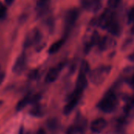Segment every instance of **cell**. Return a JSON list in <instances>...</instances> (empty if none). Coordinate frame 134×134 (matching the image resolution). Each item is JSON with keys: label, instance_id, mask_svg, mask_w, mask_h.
Listing matches in <instances>:
<instances>
[{"label": "cell", "instance_id": "cell-9", "mask_svg": "<svg viewBox=\"0 0 134 134\" xmlns=\"http://www.w3.org/2000/svg\"><path fill=\"white\" fill-rule=\"evenodd\" d=\"M63 67H64V63H61V64H58L57 66L52 68L48 71V73L46 74V79H45L46 82L47 83H51V82H55L57 79V78H58V76H59V75H60Z\"/></svg>", "mask_w": 134, "mask_h": 134}, {"label": "cell", "instance_id": "cell-19", "mask_svg": "<svg viewBox=\"0 0 134 134\" xmlns=\"http://www.w3.org/2000/svg\"><path fill=\"white\" fill-rule=\"evenodd\" d=\"M4 79H5V73L3 71H0V86L2 83Z\"/></svg>", "mask_w": 134, "mask_h": 134}, {"label": "cell", "instance_id": "cell-6", "mask_svg": "<svg viewBox=\"0 0 134 134\" xmlns=\"http://www.w3.org/2000/svg\"><path fill=\"white\" fill-rule=\"evenodd\" d=\"M41 99V96L39 94H29L20 100L16 104V110L21 111L23 108L27 107L28 104H38Z\"/></svg>", "mask_w": 134, "mask_h": 134}, {"label": "cell", "instance_id": "cell-8", "mask_svg": "<svg viewBox=\"0 0 134 134\" xmlns=\"http://www.w3.org/2000/svg\"><path fill=\"white\" fill-rule=\"evenodd\" d=\"M40 39H41V33L36 29L32 30L27 35V36L24 39V47L25 49L29 48L30 46L38 43Z\"/></svg>", "mask_w": 134, "mask_h": 134}, {"label": "cell", "instance_id": "cell-16", "mask_svg": "<svg viewBox=\"0 0 134 134\" xmlns=\"http://www.w3.org/2000/svg\"><path fill=\"white\" fill-rule=\"evenodd\" d=\"M121 0H108V5L110 9H115L119 6Z\"/></svg>", "mask_w": 134, "mask_h": 134}, {"label": "cell", "instance_id": "cell-2", "mask_svg": "<svg viewBox=\"0 0 134 134\" xmlns=\"http://www.w3.org/2000/svg\"><path fill=\"white\" fill-rule=\"evenodd\" d=\"M119 100L116 94L110 90L105 93L103 98L97 104V108L105 113L113 112L118 107Z\"/></svg>", "mask_w": 134, "mask_h": 134}, {"label": "cell", "instance_id": "cell-17", "mask_svg": "<svg viewBox=\"0 0 134 134\" xmlns=\"http://www.w3.org/2000/svg\"><path fill=\"white\" fill-rule=\"evenodd\" d=\"M5 13H6V7L2 2H0V20L4 18Z\"/></svg>", "mask_w": 134, "mask_h": 134}, {"label": "cell", "instance_id": "cell-23", "mask_svg": "<svg viewBox=\"0 0 134 134\" xmlns=\"http://www.w3.org/2000/svg\"><path fill=\"white\" fill-rule=\"evenodd\" d=\"M130 104H131L132 105H133V106H134V96H133V97L132 98V100H131V101H130Z\"/></svg>", "mask_w": 134, "mask_h": 134}, {"label": "cell", "instance_id": "cell-25", "mask_svg": "<svg viewBox=\"0 0 134 134\" xmlns=\"http://www.w3.org/2000/svg\"><path fill=\"white\" fill-rule=\"evenodd\" d=\"M83 1H84V3H85V5H86V4L88 2V1H89V0H83Z\"/></svg>", "mask_w": 134, "mask_h": 134}, {"label": "cell", "instance_id": "cell-15", "mask_svg": "<svg viewBox=\"0 0 134 134\" xmlns=\"http://www.w3.org/2000/svg\"><path fill=\"white\" fill-rule=\"evenodd\" d=\"M49 0H38L37 1V7L39 9V13L42 14V12H45L46 10V8L49 5Z\"/></svg>", "mask_w": 134, "mask_h": 134}, {"label": "cell", "instance_id": "cell-1", "mask_svg": "<svg viewBox=\"0 0 134 134\" xmlns=\"http://www.w3.org/2000/svg\"><path fill=\"white\" fill-rule=\"evenodd\" d=\"M98 25L104 29L108 30L110 33L113 35H119L120 32V26L117 21L114 13L107 9L101 14L98 19Z\"/></svg>", "mask_w": 134, "mask_h": 134}, {"label": "cell", "instance_id": "cell-20", "mask_svg": "<svg viewBox=\"0 0 134 134\" xmlns=\"http://www.w3.org/2000/svg\"><path fill=\"white\" fill-rule=\"evenodd\" d=\"M14 0H5V2L7 5H10L13 2Z\"/></svg>", "mask_w": 134, "mask_h": 134}, {"label": "cell", "instance_id": "cell-22", "mask_svg": "<svg viewBox=\"0 0 134 134\" xmlns=\"http://www.w3.org/2000/svg\"><path fill=\"white\" fill-rule=\"evenodd\" d=\"M130 84H131L132 86H134V74H133V75L132 76L131 79H130Z\"/></svg>", "mask_w": 134, "mask_h": 134}, {"label": "cell", "instance_id": "cell-11", "mask_svg": "<svg viewBox=\"0 0 134 134\" xmlns=\"http://www.w3.org/2000/svg\"><path fill=\"white\" fill-rule=\"evenodd\" d=\"M86 124H87V122L86 120V119L84 118H81V119H79L78 121L75 123L74 126H71L68 130V134H75L77 132H82L86 127Z\"/></svg>", "mask_w": 134, "mask_h": 134}, {"label": "cell", "instance_id": "cell-10", "mask_svg": "<svg viewBox=\"0 0 134 134\" xmlns=\"http://www.w3.org/2000/svg\"><path fill=\"white\" fill-rule=\"evenodd\" d=\"M107 126V121L104 118L94 119L90 125V130L93 133H100Z\"/></svg>", "mask_w": 134, "mask_h": 134}, {"label": "cell", "instance_id": "cell-12", "mask_svg": "<svg viewBox=\"0 0 134 134\" xmlns=\"http://www.w3.org/2000/svg\"><path fill=\"white\" fill-rule=\"evenodd\" d=\"M115 44V42L114 39L109 38V37H103V38H100L98 43H97V46L99 47V49L100 50H105L108 48H111Z\"/></svg>", "mask_w": 134, "mask_h": 134}, {"label": "cell", "instance_id": "cell-13", "mask_svg": "<svg viewBox=\"0 0 134 134\" xmlns=\"http://www.w3.org/2000/svg\"><path fill=\"white\" fill-rule=\"evenodd\" d=\"M86 72L80 71L79 70V73L77 78V81H76V87L79 90H84L87 85H88V82H87V79H86Z\"/></svg>", "mask_w": 134, "mask_h": 134}, {"label": "cell", "instance_id": "cell-4", "mask_svg": "<svg viewBox=\"0 0 134 134\" xmlns=\"http://www.w3.org/2000/svg\"><path fill=\"white\" fill-rule=\"evenodd\" d=\"M82 93H83V90H79L78 88L75 89L73 93L71 94L68 99V101L67 102V104L64 108V114L68 115L73 111V109L76 107L79 101L80 100L82 96Z\"/></svg>", "mask_w": 134, "mask_h": 134}, {"label": "cell", "instance_id": "cell-21", "mask_svg": "<svg viewBox=\"0 0 134 134\" xmlns=\"http://www.w3.org/2000/svg\"><path fill=\"white\" fill-rule=\"evenodd\" d=\"M35 134H45V130H42V129H40L37 131V133Z\"/></svg>", "mask_w": 134, "mask_h": 134}, {"label": "cell", "instance_id": "cell-7", "mask_svg": "<svg viewBox=\"0 0 134 134\" xmlns=\"http://www.w3.org/2000/svg\"><path fill=\"white\" fill-rule=\"evenodd\" d=\"M26 65H27V57L25 53H22L17 57L16 60H15L13 66L12 68V71L14 74L16 75L21 74L25 69Z\"/></svg>", "mask_w": 134, "mask_h": 134}, {"label": "cell", "instance_id": "cell-3", "mask_svg": "<svg viewBox=\"0 0 134 134\" xmlns=\"http://www.w3.org/2000/svg\"><path fill=\"white\" fill-rule=\"evenodd\" d=\"M111 70V67L108 65L100 66L93 71H90V79L95 85L102 84L108 76L109 75Z\"/></svg>", "mask_w": 134, "mask_h": 134}, {"label": "cell", "instance_id": "cell-5", "mask_svg": "<svg viewBox=\"0 0 134 134\" xmlns=\"http://www.w3.org/2000/svg\"><path fill=\"white\" fill-rule=\"evenodd\" d=\"M79 11L78 9L74 8L68 10L65 15V20H64V27H65V32L68 33L71 31L72 27L75 25L78 17H79Z\"/></svg>", "mask_w": 134, "mask_h": 134}, {"label": "cell", "instance_id": "cell-18", "mask_svg": "<svg viewBox=\"0 0 134 134\" xmlns=\"http://www.w3.org/2000/svg\"><path fill=\"white\" fill-rule=\"evenodd\" d=\"M128 18H129V21H130V22H133L134 21V7H133V8L130 9V13H129V16H128Z\"/></svg>", "mask_w": 134, "mask_h": 134}, {"label": "cell", "instance_id": "cell-24", "mask_svg": "<svg viewBox=\"0 0 134 134\" xmlns=\"http://www.w3.org/2000/svg\"><path fill=\"white\" fill-rule=\"evenodd\" d=\"M131 32H132V33L134 35V21H133V26H132V28H131Z\"/></svg>", "mask_w": 134, "mask_h": 134}, {"label": "cell", "instance_id": "cell-14", "mask_svg": "<svg viewBox=\"0 0 134 134\" xmlns=\"http://www.w3.org/2000/svg\"><path fill=\"white\" fill-rule=\"evenodd\" d=\"M64 38H61V39H60V40L55 42L53 43V44L51 45V46L49 47V53L50 54L57 53V52L62 47V46L64 45Z\"/></svg>", "mask_w": 134, "mask_h": 134}]
</instances>
